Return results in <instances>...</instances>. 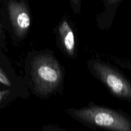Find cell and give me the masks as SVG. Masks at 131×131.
Returning a JSON list of instances; mask_svg holds the SVG:
<instances>
[{"label": "cell", "mask_w": 131, "mask_h": 131, "mask_svg": "<svg viewBox=\"0 0 131 131\" xmlns=\"http://www.w3.org/2000/svg\"><path fill=\"white\" fill-rule=\"evenodd\" d=\"M42 131H65V130H62V129H58V128H56V127H54L52 126H47V127H46Z\"/></svg>", "instance_id": "cell-7"}, {"label": "cell", "mask_w": 131, "mask_h": 131, "mask_svg": "<svg viewBox=\"0 0 131 131\" xmlns=\"http://www.w3.org/2000/svg\"><path fill=\"white\" fill-rule=\"evenodd\" d=\"M120 0H107V3H108L109 4H115L116 3L119 2Z\"/></svg>", "instance_id": "cell-9"}, {"label": "cell", "mask_w": 131, "mask_h": 131, "mask_svg": "<svg viewBox=\"0 0 131 131\" xmlns=\"http://www.w3.org/2000/svg\"><path fill=\"white\" fill-rule=\"evenodd\" d=\"M59 32L62 39L64 48L67 53L72 56L75 51V38L71 27L66 20H63L59 27Z\"/></svg>", "instance_id": "cell-5"}, {"label": "cell", "mask_w": 131, "mask_h": 131, "mask_svg": "<svg viewBox=\"0 0 131 131\" xmlns=\"http://www.w3.org/2000/svg\"><path fill=\"white\" fill-rule=\"evenodd\" d=\"M0 83L1 84L8 86H11V83H10V79L7 78V76L1 70H0Z\"/></svg>", "instance_id": "cell-6"}, {"label": "cell", "mask_w": 131, "mask_h": 131, "mask_svg": "<svg viewBox=\"0 0 131 131\" xmlns=\"http://www.w3.org/2000/svg\"><path fill=\"white\" fill-rule=\"evenodd\" d=\"M10 20L17 35L23 37L29 29L31 19L26 7L23 3L11 0L8 5Z\"/></svg>", "instance_id": "cell-4"}, {"label": "cell", "mask_w": 131, "mask_h": 131, "mask_svg": "<svg viewBox=\"0 0 131 131\" xmlns=\"http://www.w3.org/2000/svg\"><path fill=\"white\" fill-rule=\"evenodd\" d=\"M95 72L113 95L131 101V83L121 74L106 64L96 62Z\"/></svg>", "instance_id": "cell-3"}, {"label": "cell", "mask_w": 131, "mask_h": 131, "mask_svg": "<svg viewBox=\"0 0 131 131\" xmlns=\"http://www.w3.org/2000/svg\"><path fill=\"white\" fill-rule=\"evenodd\" d=\"M67 112L79 122L93 127L107 131H131V119L115 110L90 106L69 110Z\"/></svg>", "instance_id": "cell-1"}, {"label": "cell", "mask_w": 131, "mask_h": 131, "mask_svg": "<svg viewBox=\"0 0 131 131\" xmlns=\"http://www.w3.org/2000/svg\"><path fill=\"white\" fill-rule=\"evenodd\" d=\"M9 90H4V91H1L0 92V101L3 99L4 97L8 93Z\"/></svg>", "instance_id": "cell-8"}, {"label": "cell", "mask_w": 131, "mask_h": 131, "mask_svg": "<svg viewBox=\"0 0 131 131\" xmlns=\"http://www.w3.org/2000/svg\"><path fill=\"white\" fill-rule=\"evenodd\" d=\"M31 74L37 92L47 95L54 90L61 80V72L56 60L49 55L38 56L33 60Z\"/></svg>", "instance_id": "cell-2"}, {"label": "cell", "mask_w": 131, "mask_h": 131, "mask_svg": "<svg viewBox=\"0 0 131 131\" xmlns=\"http://www.w3.org/2000/svg\"><path fill=\"white\" fill-rule=\"evenodd\" d=\"M72 2L74 4V5H78L80 1V0H71Z\"/></svg>", "instance_id": "cell-10"}]
</instances>
